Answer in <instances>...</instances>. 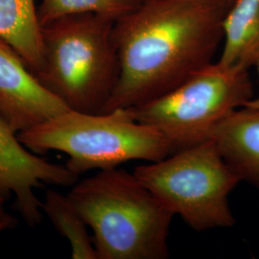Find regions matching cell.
<instances>
[{"label":"cell","instance_id":"3957f363","mask_svg":"<svg viewBox=\"0 0 259 259\" xmlns=\"http://www.w3.org/2000/svg\"><path fill=\"white\" fill-rule=\"evenodd\" d=\"M114 19L81 14L41 27L37 81L68 110L102 113L120 74Z\"/></svg>","mask_w":259,"mask_h":259},{"label":"cell","instance_id":"9c48e42d","mask_svg":"<svg viewBox=\"0 0 259 259\" xmlns=\"http://www.w3.org/2000/svg\"><path fill=\"white\" fill-rule=\"evenodd\" d=\"M240 182L259 189V110L241 107L213 130L211 138Z\"/></svg>","mask_w":259,"mask_h":259},{"label":"cell","instance_id":"4fadbf2b","mask_svg":"<svg viewBox=\"0 0 259 259\" xmlns=\"http://www.w3.org/2000/svg\"><path fill=\"white\" fill-rule=\"evenodd\" d=\"M139 0H41L37 6L40 26L68 16L97 14L114 20L134 9Z\"/></svg>","mask_w":259,"mask_h":259},{"label":"cell","instance_id":"6da1fadb","mask_svg":"<svg viewBox=\"0 0 259 259\" xmlns=\"http://www.w3.org/2000/svg\"><path fill=\"white\" fill-rule=\"evenodd\" d=\"M227 9L216 0H139L114 21L120 74L102 113L153 100L212 64Z\"/></svg>","mask_w":259,"mask_h":259},{"label":"cell","instance_id":"2e32d148","mask_svg":"<svg viewBox=\"0 0 259 259\" xmlns=\"http://www.w3.org/2000/svg\"><path fill=\"white\" fill-rule=\"evenodd\" d=\"M216 1H218L219 3H221L226 8H229V7L232 5V2H233L234 0H216Z\"/></svg>","mask_w":259,"mask_h":259},{"label":"cell","instance_id":"30bf717a","mask_svg":"<svg viewBox=\"0 0 259 259\" xmlns=\"http://www.w3.org/2000/svg\"><path fill=\"white\" fill-rule=\"evenodd\" d=\"M223 49L217 63L255 65L259 59V0H234L222 21Z\"/></svg>","mask_w":259,"mask_h":259},{"label":"cell","instance_id":"52a82bcc","mask_svg":"<svg viewBox=\"0 0 259 259\" xmlns=\"http://www.w3.org/2000/svg\"><path fill=\"white\" fill-rule=\"evenodd\" d=\"M18 134L0 116V198H16L17 208L29 226L41 222V202L35 189L45 185H73L79 176L65 165L30 153Z\"/></svg>","mask_w":259,"mask_h":259},{"label":"cell","instance_id":"8992f818","mask_svg":"<svg viewBox=\"0 0 259 259\" xmlns=\"http://www.w3.org/2000/svg\"><path fill=\"white\" fill-rule=\"evenodd\" d=\"M252 96L249 68L213 62L172 91L129 109L136 120L161 133L174 154L210 139L217 124Z\"/></svg>","mask_w":259,"mask_h":259},{"label":"cell","instance_id":"ba28073f","mask_svg":"<svg viewBox=\"0 0 259 259\" xmlns=\"http://www.w3.org/2000/svg\"><path fill=\"white\" fill-rule=\"evenodd\" d=\"M0 37V116L17 134L67 111Z\"/></svg>","mask_w":259,"mask_h":259},{"label":"cell","instance_id":"7a4b0ae2","mask_svg":"<svg viewBox=\"0 0 259 259\" xmlns=\"http://www.w3.org/2000/svg\"><path fill=\"white\" fill-rule=\"evenodd\" d=\"M93 232L97 259H166L174 214L134 173L99 170L68 193Z\"/></svg>","mask_w":259,"mask_h":259},{"label":"cell","instance_id":"277c9868","mask_svg":"<svg viewBox=\"0 0 259 259\" xmlns=\"http://www.w3.org/2000/svg\"><path fill=\"white\" fill-rule=\"evenodd\" d=\"M18 138L37 154L65 153V166L78 176L131 160L157 161L172 154L161 133L136 120L129 108L104 113L67 110L19 132Z\"/></svg>","mask_w":259,"mask_h":259},{"label":"cell","instance_id":"9a60e30c","mask_svg":"<svg viewBox=\"0 0 259 259\" xmlns=\"http://www.w3.org/2000/svg\"><path fill=\"white\" fill-rule=\"evenodd\" d=\"M255 66L257 67V70H258L259 73V59L255 64ZM243 107H250V108H253V109H258L259 110V96H257L256 98H252L250 101L246 103Z\"/></svg>","mask_w":259,"mask_h":259},{"label":"cell","instance_id":"5bb4252c","mask_svg":"<svg viewBox=\"0 0 259 259\" xmlns=\"http://www.w3.org/2000/svg\"><path fill=\"white\" fill-rule=\"evenodd\" d=\"M5 199L0 198V234L8 230L14 229L18 225L17 218L5 209Z\"/></svg>","mask_w":259,"mask_h":259},{"label":"cell","instance_id":"5b68a950","mask_svg":"<svg viewBox=\"0 0 259 259\" xmlns=\"http://www.w3.org/2000/svg\"><path fill=\"white\" fill-rule=\"evenodd\" d=\"M139 182L196 232L232 228L229 196L240 183L212 139L136 167Z\"/></svg>","mask_w":259,"mask_h":259},{"label":"cell","instance_id":"7c38bea8","mask_svg":"<svg viewBox=\"0 0 259 259\" xmlns=\"http://www.w3.org/2000/svg\"><path fill=\"white\" fill-rule=\"evenodd\" d=\"M41 209L59 233L69 242L71 258L97 259L93 237L88 232V225L68 195L54 189L47 190Z\"/></svg>","mask_w":259,"mask_h":259},{"label":"cell","instance_id":"8fae6325","mask_svg":"<svg viewBox=\"0 0 259 259\" xmlns=\"http://www.w3.org/2000/svg\"><path fill=\"white\" fill-rule=\"evenodd\" d=\"M37 8L35 0H0V37L19 53L33 74L42 62Z\"/></svg>","mask_w":259,"mask_h":259}]
</instances>
